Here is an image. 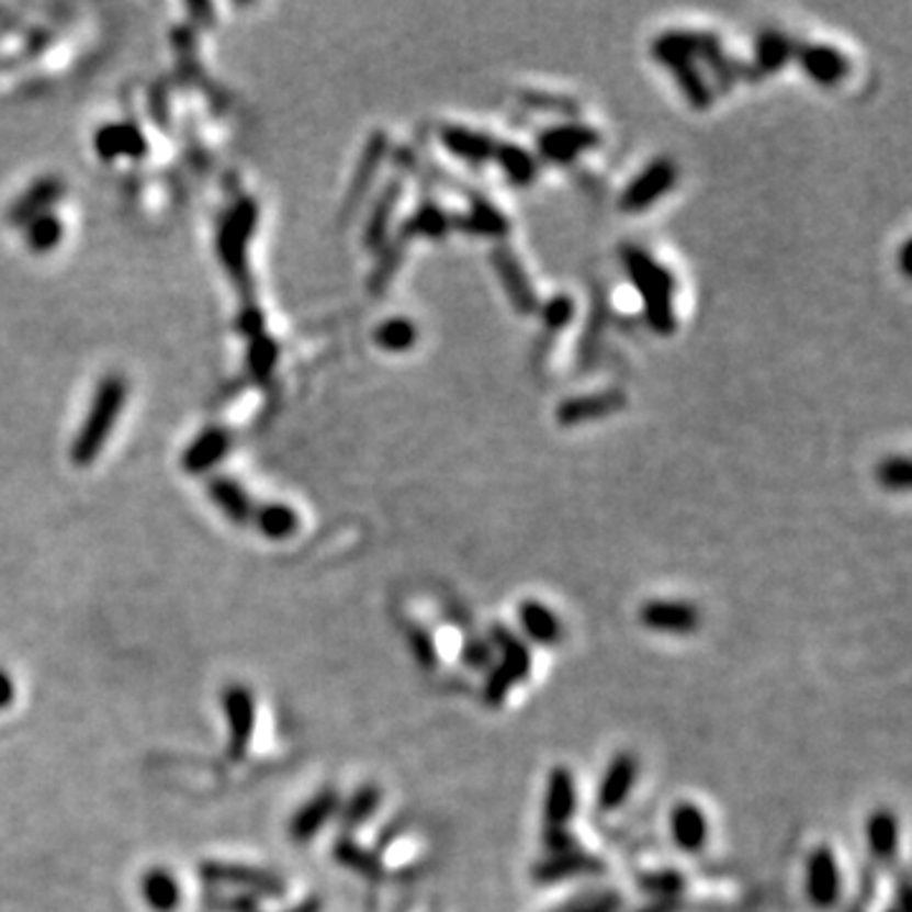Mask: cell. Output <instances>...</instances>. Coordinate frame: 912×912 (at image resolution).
<instances>
[{"label": "cell", "instance_id": "1", "mask_svg": "<svg viewBox=\"0 0 912 912\" xmlns=\"http://www.w3.org/2000/svg\"><path fill=\"white\" fill-rule=\"evenodd\" d=\"M621 264L634 282V290L642 297L644 319L652 333L667 338L677 330L675 317V277L662 267L642 246H621Z\"/></svg>", "mask_w": 912, "mask_h": 912}, {"label": "cell", "instance_id": "2", "mask_svg": "<svg viewBox=\"0 0 912 912\" xmlns=\"http://www.w3.org/2000/svg\"><path fill=\"white\" fill-rule=\"evenodd\" d=\"M652 56L667 69H675L679 64L708 61L722 85H735L741 77H758L753 67L728 59L722 54L720 38L702 34V31H664L662 36L654 38Z\"/></svg>", "mask_w": 912, "mask_h": 912}, {"label": "cell", "instance_id": "3", "mask_svg": "<svg viewBox=\"0 0 912 912\" xmlns=\"http://www.w3.org/2000/svg\"><path fill=\"white\" fill-rule=\"evenodd\" d=\"M127 404V381L117 373L104 375L97 385L92 406L87 410L85 424L71 443V462L77 466H89L102 454L104 443L110 441L114 424Z\"/></svg>", "mask_w": 912, "mask_h": 912}, {"label": "cell", "instance_id": "4", "mask_svg": "<svg viewBox=\"0 0 912 912\" xmlns=\"http://www.w3.org/2000/svg\"><path fill=\"white\" fill-rule=\"evenodd\" d=\"M259 209L251 199H241L232 211L221 221L216 249L221 264L226 267L228 277L234 279L241 292H251V274H249V241L254 232H257Z\"/></svg>", "mask_w": 912, "mask_h": 912}, {"label": "cell", "instance_id": "5", "mask_svg": "<svg viewBox=\"0 0 912 912\" xmlns=\"http://www.w3.org/2000/svg\"><path fill=\"white\" fill-rule=\"evenodd\" d=\"M492 642L499 649L503 660L495 669L489 672L487 685H484V700L489 705H499L509 695L517 682L528 679L530 675V652L528 646L520 642V637L507 631L505 627L492 629Z\"/></svg>", "mask_w": 912, "mask_h": 912}, {"label": "cell", "instance_id": "6", "mask_svg": "<svg viewBox=\"0 0 912 912\" xmlns=\"http://www.w3.org/2000/svg\"><path fill=\"white\" fill-rule=\"evenodd\" d=\"M601 143V135L594 127L581 125V122H563L542 130L538 135V153L553 166H568L578 155L594 150Z\"/></svg>", "mask_w": 912, "mask_h": 912}, {"label": "cell", "instance_id": "7", "mask_svg": "<svg viewBox=\"0 0 912 912\" xmlns=\"http://www.w3.org/2000/svg\"><path fill=\"white\" fill-rule=\"evenodd\" d=\"M677 183V166L667 158H660L639 172V176L621 193L619 205L627 213H642L667 195Z\"/></svg>", "mask_w": 912, "mask_h": 912}, {"label": "cell", "instance_id": "8", "mask_svg": "<svg viewBox=\"0 0 912 912\" xmlns=\"http://www.w3.org/2000/svg\"><path fill=\"white\" fill-rule=\"evenodd\" d=\"M807 898L817 910H832L842 900V869L829 846H817L807 859Z\"/></svg>", "mask_w": 912, "mask_h": 912}, {"label": "cell", "instance_id": "9", "mask_svg": "<svg viewBox=\"0 0 912 912\" xmlns=\"http://www.w3.org/2000/svg\"><path fill=\"white\" fill-rule=\"evenodd\" d=\"M639 621L646 629L660 631V634H695L700 629L702 616L695 604L669 601V598H654L639 608Z\"/></svg>", "mask_w": 912, "mask_h": 912}, {"label": "cell", "instance_id": "10", "mask_svg": "<svg viewBox=\"0 0 912 912\" xmlns=\"http://www.w3.org/2000/svg\"><path fill=\"white\" fill-rule=\"evenodd\" d=\"M578 809V788L571 768L558 766L550 770L545 799H542V829H571Z\"/></svg>", "mask_w": 912, "mask_h": 912}, {"label": "cell", "instance_id": "11", "mask_svg": "<svg viewBox=\"0 0 912 912\" xmlns=\"http://www.w3.org/2000/svg\"><path fill=\"white\" fill-rule=\"evenodd\" d=\"M199 875L205 882H221V885H238L244 890H251V894H282L284 882L277 875L264 872L257 867L244 865H226V862H205L199 867Z\"/></svg>", "mask_w": 912, "mask_h": 912}, {"label": "cell", "instance_id": "12", "mask_svg": "<svg viewBox=\"0 0 912 912\" xmlns=\"http://www.w3.org/2000/svg\"><path fill=\"white\" fill-rule=\"evenodd\" d=\"M492 264H495V271L499 277V282H503V290L513 302V307L520 312V315H532V312H538L540 302H538V294L532 290L530 284V277L525 274V269L513 251L507 249V246H497L495 251H492Z\"/></svg>", "mask_w": 912, "mask_h": 912}, {"label": "cell", "instance_id": "13", "mask_svg": "<svg viewBox=\"0 0 912 912\" xmlns=\"http://www.w3.org/2000/svg\"><path fill=\"white\" fill-rule=\"evenodd\" d=\"M796 61L803 69L809 79L817 81L819 87H836L842 85L849 74V59L840 52V48L826 44H803L796 46Z\"/></svg>", "mask_w": 912, "mask_h": 912}, {"label": "cell", "instance_id": "14", "mask_svg": "<svg viewBox=\"0 0 912 912\" xmlns=\"http://www.w3.org/2000/svg\"><path fill=\"white\" fill-rule=\"evenodd\" d=\"M224 710L228 718V728H232V738H228V755L234 761H241L246 755V747L251 743L254 735V697L246 687L232 685L224 693Z\"/></svg>", "mask_w": 912, "mask_h": 912}, {"label": "cell", "instance_id": "15", "mask_svg": "<svg viewBox=\"0 0 912 912\" xmlns=\"http://www.w3.org/2000/svg\"><path fill=\"white\" fill-rule=\"evenodd\" d=\"M627 408V393L619 389H608L601 393H588V396L568 398L558 406V424L578 426L583 421H596Z\"/></svg>", "mask_w": 912, "mask_h": 912}, {"label": "cell", "instance_id": "16", "mask_svg": "<svg viewBox=\"0 0 912 912\" xmlns=\"http://www.w3.org/2000/svg\"><path fill=\"white\" fill-rule=\"evenodd\" d=\"M64 191H67V188H64V180H59L56 176L36 178L34 183H31L26 191L13 201L11 209H8V221L21 228V226L31 224L34 218L44 216V213H52V205L61 199Z\"/></svg>", "mask_w": 912, "mask_h": 912}, {"label": "cell", "instance_id": "17", "mask_svg": "<svg viewBox=\"0 0 912 912\" xmlns=\"http://www.w3.org/2000/svg\"><path fill=\"white\" fill-rule=\"evenodd\" d=\"M601 869V859H596L594 854H588L578 846V849L565 854H545V859H540L532 867V879L540 885H555L581 875H598Z\"/></svg>", "mask_w": 912, "mask_h": 912}, {"label": "cell", "instance_id": "18", "mask_svg": "<svg viewBox=\"0 0 912 912\" xmlns=\"http://www.w3.org/2000/svg\"><path fill=\"white\" fill-rule=\"evenodd\" d=\"M94 150L102 160H139L147 155V139L143 135V130L133 125V122H114V125H104L97 130Z\"/></svg>", "mask_w": 912, "mask_h": 912}, {"label": "cell", "instance_id": "19", "mask_svg": "<svg viewBox=\"0 0 912 912\" xmlns=\"http://www.w3.org/2000/svg\"><path fill=\"white\" fill-rule=\"evenodd\" d=\"M639 778V761L631 753H619L608 763L606 774L598 786V807L601 811H616L634 791Z\"/></svg>", "mask_w": 912, "mask_h": 912}, {"label": "cell", "instance_id": "20", "mask_svg": "<svg viewBox=\"0 0 912 912\" xmlns=\"http://www.w3.org/2000/svg\"><path fill=\"white\" fill-rule=\"evenodd\" d=\"M439 139H441L443 150L464 162H474V166H480V162L495 160L497 139L484 133H476V130L462 127V125H447V127H441Z\"/></svg>", "mask_w": 912, "mask_h": 912}, {"label": "cell", "instance_id": "21", "mask_svg": "<svg viewBox=\"0 0 912 912\" xmlns=\"http://www.w3.org/2000/svg\"><path fill=\"white\" fill-rule=\"evenodd\" d=\"M232 451V437L224 429H205L191 441V447L183 451L180 464L188 474H203L224 462Z\"/></svg>", "mask_w": 912, "mask_h": 912}, {"label": "cell", "instance_id": "22", "mask_svg": "<svg viewBox=\"0 0 912 912\" xmlns=\"http://www.w3.org/2000/svg\"><path fill=\"white\" fill-rule=\"evenodd\" d=\"M385 155H389V135L373 133L371 137H368L363 155H360V162L356 168V176H352V185H350L348 201H345V211L352 213L360 205V201L365 199V193L371 191L378 170H381V162L385 160Z\"/></svg>", "mask_w": 912, "mask_h": 912}, {"label": "cell", "instance_id": "23", "mask_svg": "<svg viewBox=\"0 0 912 912\" xmlns=\"http://www.w3.org/2000/svg\"><path fill=\"white\" fill-rule=\"evenodd\" d=\"M470 211L462 216H454V228L470 236H487V238H505L509 234V221L495 203L482 199V195H470Z\"/></svg>", "mask_w": 912, "mask_h": 912}, {"label": "cell", "instance_id": "24", "mask_svg": "<svg viewBox=\"0 0 912 912\" xmlns=\"http://www.w3.org/2000/svg\"><path fill=\"white\" fill-rule=\"evenodd\" d=\"M401 195H404V183H401L398 178H393L391 183H385L383 193L378 195V201L373 203V211H371V216H368L365 234H363V241L371 251L385 249V241H389V234H391V221H393V213H396L398 209Z\"/></svg>", "mask_w": 912, "mask_h": 912}, {"label": "cell", "instance_id": "25", "mask_svg": "<svg viewBox=\"0 0 912 912\" xmlns=\"http://www.w3.org/2000/svg\"><path fill=\"white\" fill-rule=\"evenodd\" d=\"M454 228V216L441 209L437 201H424L398 228V246H404L408 238L426 236L441 238Z\"/></svg>", "mask_w": 912, "mask_h": 912}, {"label": "cell", "instance_id": "26", "mask_svg": "<svg viewBox=\"0 0 912 912\" xmlns=\"http://www.w3.org/2000/svg\"><path fill=\"white\" fill-rule=\"evenodd\" d=\"M672 840L689 854L700 852L705 842H708V819H705L702 809L697 803H677L675 811H672Z\"/></svg>", "mask_w": 912, "mask_h": 912}, {"label": "cell", "instance_id": "27", "mask_svg": "<svg viewBox=\"0 0 912 912\" xmlns=\"http://www.w3.org/2000/svg\"><path fill=\"white\" fill-rule=\"evenodd\" d=\"M865 836H867L869 854H872L875 859L892 862L894 857H898L900 824H898V817H894L892 811L879 809L875 813H869V819L865 824Z\"/></svg>", "mask_w": 912, "mask_h": 912}, {"label": "cell", "instance_id": "28", "mask_svg": "<svg viewBox=\"0 0 912 912\" xmlns=\"http://www.w3.org/2000/svg\"><path fill=\"white\" fill-rule=\"evenodd\" d=\"M517 619H520V627L525 634H528L536 644H558L563 637V623L558 616L550 611L545 604L540 601H522L517 608Z\"/></svg>", "mask_w": 912, "mask_h": 912}, {"label": "cell", "instance_id": "29", "mask_svg": "<svg viewBox=\"0 0 912 912\" xmlns=\"http://www.w3.org/2000/svg\"><path fill=\"white\" fill-rule=\"evenodd\" d=\"M335 811H338V793H335L333 788L319 791L315 799H312L307 807H302L297 811V817L292 819V840L309 842L312 836H317L319 829L335 817Z\"/></svg>", "mask_w": 912, "mask_h": 912}, {"label": "cell", "instance_id": "30", "mask_svg": "<svg viewBox=\"0 0 912 912\" xmlns=\"http://www.w3.org/2000/svg\"><path fill=\"white\" fill-rule=\"evenodd\" d=\"M209 495L218 505L221 513L236 525L249 522L254 517L251 497L246 495V489L232 476H213V480H209Z\"/></svg>", "mask_w": 912, "mask_h": 912}, {"label": "cell", "instance_id": "31", "mask_svg": "<svg viewBox=\"0 0 912 912\" xmlns=\"http://www.w3.org/2000/svg\"><path fill=\"white\" fill-rule=\"evenodd\" d=\"M796 52V44L780 31H763L755 41V74H776L784 69Z\"/></svg>", "mask_w": 912, "mask_h": 912}, {"label": "cell", "instance_id": "32", "mask_svg": "<svg viewBox=\"0 0 912 912\" xmlns=\"http://www.w3.org/2000/svg\"><path fill=\"white\" fill-rule=\"evenodd\" d=\"M254 522H257L259 532L269 540H290L294 532L300 530V517L292 507L271 503L254 507Z\"/></svg>", "mask_w": 912, "mask_h": 912}, {"label": "cell", "instance_id": "33", "mask_svg": "<svg viewBox=\"0 0 912 912\" xmlns=\"http://www.w3.org/2000/svg\"><path fill=\"white\" fill-rule=\"evenodd\" d=\"M495 160L499 170L513 180L515 185H530L538 178V160L536 155L525 150V147L515 143H497Z\"/></svg>", "mask_w": 912, "mask_h": 912}, {"label": "cell", "instance_id": "34", "mask_svg": "<svg viewBox=\"0 0 912 912\" xmlns=\"http://www.w3.org/2000/svg\"><path fill=\"white\" fill-rule=\"evenodd\" d=\"M143 894L147 905L158 912H172L180 902V887L176 882V877L168 875L166 869H153V872L143 879Z\"/></svg>", "mask_w": 912, "mask_h": 912}, {"label": "cell", "instance_id": "35", "mask_svg": "<svg viewBox=\"0 0 912 912\" xmlns=\"http://www.w3.org/2000/svg\"><path fill=\"white\" fill-rule=\"evenodd\" d=\"M373 338H375L378 348L385 350V352H406L416 345L418 330H416L414 319L391 317V319H385V323L378 325Z\"/></svg>", "mask_w": 912, "mask_h": 912}, {"label": "cell", "instance_id": "36", "mask_svg": "<svg viewBox=\"0 0 912 912\" xmlns=\"http://www.w3.org/2000/svg\"><path fill=\"white\" fill-rule=\"evenodd\" d=\"M672 74H675L687 104L693 106V110H708L712 104V89L708 81H705L700 69H697V64H679V67L672 69Z\"/></svg>", "mask_w": 912, "mask_h": 912}, {"label": "cell", "instance_id": "37", "mask_svg": "<svg viewBox=\"0 0 912 912\" xmlns=\"http://www.w3.org/2000/svg\"><path fill=\"white\" fill-rule=\"evenodd\" d=\"M23 228H26L29 249L34 254L54 251L64 238V224L59 221V216H54V213H44V216L34 218Z\"/></svg>", "mask_w": 912, "mask_h": 912}, {"label": "cell", "instance_id": "38", "mask_svg": "<svg viewBox=\"0 0 912 912\" xmlns=\"http://www.w3.org/2000/svg\"><path fill=\"white\" fill-rule=\"evenodd\" d=\"M335 857H338L340 865L356 869L358 875L368 879H383V867L375 854L365 852L363 846H358L352 840H340L338 846H335Z\"/></svg>", "mask_w": 912, "mask_h": 912}, {"label": "cell", "instance_id": "39", "mask_svg": "<svg viewBox=\"0 0 912 912\" xmlns=\"http://www.w3.org/2000/svg\"><path fill=\"white\" fill-rule=\"evenodd\" d=\"M639 887H642L646 894H652L654 900L682 898V890H685V877L675 872V869H656V872L639 875Z\"/></svg>", "mask_w": 912, "mask_h": 912}, {"label": "cell", "instance_id": "40", "mask_svg": "<svg viewBox=\"0 0 912 912\" xmlns=\"http://www.w3.org/2000/svg\"><path fill=\"white\" fill-rule=\"evenodd\" d=\"M378 803H381V791H378V786L358 788V791L352 793V799L345 803L342 824L348 829H356L360 824H365V821L375 813Z\"/></svg>", "mask_w": 912, "mask_h": 912}, {"label": "cell", "instance_id": "41", "mask_svg": "<svg viewBox=\"0 0 912 912\" xmlns=\"http://www.w3.org/2000/svg\"><path fill=\"white\" fill-rule=\"evenodd\" d=\"M277 360H279V348L267 333L251 340V345H249V368H251V373L259 378V381H269V375L274 373Z\"/></svg>", "mask_w": 912, "mask_h": 912}, {"label": "cell", "instance_id": "42", "mask_svg": "<svg viewBox=\"0 0 912 912\" xmlns=\"http://www.w3.org/2000/svg\"><path fill=\"white\" fill-rule=\"evenodd\" d=\"M520 100L530 110L550 112V114H563V117H575L581 112V104L571 100V97L563 94H548V92H522Z\"/></svg>", "mask_w": 912, "mask_h": 912}, {"label": "cell", "instance_id": "43", "mask_svg": "<svg viewBox=\"0 0 912 912\" xmlns=\"http://www.w3.org/2000/svg\"><path fill=\"white\" fill-rule=\"evenodd\" d=\"M540 317H542V325L548 327V330H563V327L571 325V319L575 317V300L568 297V294H555V297H550L545 304H540L538 307Z\"/></svg>", "mask_w": 912, "mask_h": 912}, {"label": "cell", "instance_id": "44", "mask_svg": "<svg viewBox=\"0 0 912 912\" xmlns=\"http://www.w3.org/2000/svg\"><path fill=\"white\" fill-rule=\"evenodd\" d=\"M879 482H882L885 489L892 492H905L912 482V466L908 457H887L882 464H879Z\"/></svg>", "mask_w": 912, "mask_h": 912}, {"label": "cell", "instance_id": "45", "mask_svg": "<svg viewBox=\"0 0 912 912\" xmlns=\"http://www.w3.org/2000/svg\"><path fill=\"white\" fill-rule=\"evenodd\" d=\"M398 264H401V246H398V244H393V246L385 244L381 267L375 269V274H373V279H371V290H373L375 294H381L383 290H389V282H391V277L396 274Z\"/></svg>", "mask_w": 912, "mask_h": 912}, {"label": "cell", "instance_id": "46", "mask_svg": "<svg viewBox=\"0 0 912 912\" xmlns=\"http://www.w3.org/2000/svg\"><path fill=\"white\" fill-rule=\"evenodd\" d=\"M542 846L545 854H565L578 849V840L571 834V829H542Z\"/></svg>", "mask_w": 912, "mask_h": 912}, {"label": "cell", "instance_id": "47", "mask_svg": "<svg viewBox=\"0 0 912 912\" xmlns=\"http://www.w3.org/2000/svg\"><path fill=\"white\" fill-rule=\"evenodd\" d=\"M462 660L474 669H487L492 664V644L487 639H472V642L464 644Z\"/></svg>", "mask_w": 912, "mask_h": 912}, {"label": "cell", "instance_id": "48", "mask_svg": "<svg viewBox=\"0 0 912 912\" xmlns=\"http://www.w3.org/2000/svg\"><path fill=\"white\" fill-rule=\"evenodd\" d=\"M238 330H241V335H246L249 340L264 335V315H261V309L246 307L241 315H238Z\"/></svg>", "mask_w": 912, "mask_h": 912}, {"label": "cell", "instance_id": "49", "mask_svg": "<svg viewBox=\"0 0 912 912\" xmlns=\"http://www.w3.org/2000/svg\"><path fill=\"white\" fill-rule=\"evenodd\" d=\"M414 646H416V654H418V662L424 664V667H431L434 662H437V649H434L431 637L426 634V631H414Z\"/></svg>", "mask_w": 912, "mask_h": 912}, {"label": "cell", "instance_id": "50", "mask_svg": "<svg viewBox=\"0 0 912 912\" xmlns=\"http://www.w3.org/2000/svg\"><path fill=\"white\" fill-rule=\"evenodd\" d=\"M218 908L221 910H234V912H254V910H257V900H254L251 894L246 892V894H238V898H234V900H221Z\"/></svg>", "mask_w": 912, "mask_h": 912}, {"label": "cell", "instance_id": "51", "mask_svg": "<svg viewBox=\"0 0 912 912\" xmlns=\"http://www.w3.org/2000/svg\"><path fill=\"white\" fill-rule=\"evenodd\" d=\"M13 695H15V687H13V679L5 675L3 669H0V710H5L8 705L13 702Z\"/></svg>", "mask_w": 912, "mask_h": 912}, {"label": "cell", "instance_id": "52", "mask_svg": "<svg viewBox=\"0 0 912 912\" xmlns=\"http://www.w3.org/2000/svg\"><path fill=\"white\" fill-rule=\"evenodd\" d=\"M679 908H682V900L669 898V900H654L652 905H646L639 912H679Z\"/></svg>", "mask_w": 912, "mask_h": 912}, {"label": "cell", "instance_id": "53", "mask_svg": "<svg viewBox=\"0 0 912 912\" xmlns=\"http://www.w3.org/2000/svg\"><path fill=\"white\" fill-rule=\"evenodd\" d=\"M910 249H912V241L902 244V254H900V267L905 274H910Z\"/></svg>", "mask_w": 912, "mask_h": 912}, {"label": "cell", "instance_id": "54", "mask_svg": "<svg viewBox=\"0 0 912 912\" xmlns=\"http://www.w3.org/2000/svg\"><path fill=\"white\" fill-rule=\"evenodd\" d=\"M292 912H319V902L317 900H307V902H302L300 908H294Z\"/></svg>", "mask_w": 912, "mask_h": 912}, {"label": "cell", "instance_id": "55", "mask_svg": "<svg viewBox=\"0 0 912 912\" xmlns=\"http://www.w3.org/2000/svg\"><path fill=\"white\" fill-rule=\"evenodd\" d=\"M849 912H865V910H862V908H852Z\"/></svg>", "mask_w": 912, "mask_h": 912}, {"label": "cell", "instance_id": "56", "mask_svg": "<svg viewBox=\"0 0 912 912\" xmlns=\"http://www.w3.org/2000/svg\"><path fill=\"white\" fill-rule=\"evenodd\" d=\"M887 912H900V910H898V908H894V910H887Z\"/></svg>", "mask_w": 912, "mask_h": 912}]
</instances>
